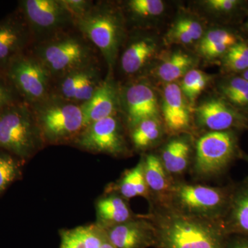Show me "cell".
Masks as SVG:
<instances>
[{"label": "cell", "instance_id": "obj_1", "mask_svg": "<svg viewBox=\"0 0 248 248\" xmlns=\"http://www.w3.org/2000/svg\"><path fill=\"white\" fill-rule=\"evenodd\" d=\"M159 248H225L223 223L186 216L169 206H150Z\"/></svg>", "mask_w": 248, "mask_h": 248}, {"label": "cell", "instance_id": "obj_2", "mask_svg": "<svg viewBox=\"0 0 248 248\" xmlns=\"http://www.w3.org/2000/svg\"><path fill=\"white\" fill-rule=\"evenodd\" d=\"M29 51L55 80L97 63L95 48L76 27L32 44Z\"/></svg>", "mask_w": 248, "mask_h": 248}, {"label": "cell", "instance_id": "obj_3", "mask_svg": "<svg viewBox=\"0 0 248 248\" xmlns=\"http://www.w3.org/2000/svg\"><path fill=\"white\" fill-rule=\"evenodd\" d=\"M46 146L32 108L19 102L0 111V148L22 161Z\"/></svg>", "mask_w": 248, "mask_h": 248}, {"label": "cell", "instance_id": "obj_4", "mask_svg": "<svg viewBox=\"0 0 248 248\" xmlns=\"http://www.w3.org/2000/svg\"><path fill=\"white\" fill-rule=\"evenodd\" d=\"M232 188L177 180L167 206L186 216L223 223Z\"/></svg>", "mask_w": 248, "mask_h": 248}, {"label": "cell", "instance_id": "obj_5", "mask_svg": "<svg viewBox=\"0 0 248 248\" xmlns=\"http://www.w3.org/2000/svg\"><path fill=\"white\" fill-rule=\"evenodd\" d=\"M75 27L102 53L111 76L124 39V18L120 11L106 2H97L75 21Z\"/></svg>", "mask_w": 248, "mask_h": 248}, {"label": "cell", "instance_id": "obj_6", "mask_svg": "<svg viewBox=\"0 0 248 248\" xmlns=\"http://www.w3.org/2000/svg\"><path fill=\"white\" fill-rule=\"evenodd\" d=\"M31 108L46 145L72 144L86 127L81 105L55 94Z\"/></svg>", "mask_w": 248, "mask_h": 248}, {"label": "cell", "instance_id": "obj_7", "mask_svg": "<svg viewBox=\"0 0 248 248\" xmlns=\"http://www.w3.org/2000/svg\"><path fill=\"white\" fill-rule=\"evenodd\" d=\"M236 154L237 140L234 132H208L196 143L191 174L199 180L219 177L226 172Z\"/></svg>", "mask_w": 248, "mask_h": 248}, {"label": "cell", "instance_id": "obj_8", "mask_svg": "<svg viewBox=\"0 0 248 248\" xmlns=\"http://www.w3.org/2000/svg\"><path fill=\"white\" fill-rule=\"evenodd\" d=\"M4 72L23 102L31 107L53 94V77L29 50L10 62Z\"/></svg>", "mask_w": 248, "mask_h": 248}, {"label": "cell", "instance_id": "obj_9", "mask_svg": "<svg viewBox=\"0 0 248 248\" xmlns=\"http://www.w3.org/2000/svg\"><path fill=\"white\" fill-rule=\"evenodd\" d=\"M18 11L29 28L32 44L75 27L74 19L60 0H22Z\"/></svg>", "mask_w": 248, "mask_h": 248}, {"label": "cell", "instance_id": "obj_10", "mask_svg": "<svg viewBox=\"0 0 248 248\" xmlns=\"http://www.w3.org/2000/svg\"><path fill=\"white\" fill-rule=\"evenodd\" d=\"M92 153L124 157L130 155L123 125L117 115L89 124L72 143Z\"/></svg>", "mask_w": 248, "mask_h": 248}, {"label": "cell", "instance_id": "obj_11", "mask_svg": "<svg viewBox=\"0 0 248 248\" xmlns=\"http://www.w3.org/2000/svg\"><path fill=\"white\" fill-rule=\"evenodd\" d=\"M32 44V35L19 11L0 20V69L25 53Z\"/></svg>", "mask_w": 248, "mask_h": 248}, {"label": "cell", "instance_id": "obj_12", "mask_svg": "<svg viewBox=\"0 0 248 248\" xmlns=\"http://www.w3.org/2000/svg\"><path fill=\"white\" fill-rule=\"evenodd\" d=\"M115 248H147L156 246L154 225L146 215H138L133 219L104 229Z\"/></svg>", "mask_w": 248, "mask_h": 248}, {"label": "cell", "instance_id": "obj_13", "mask_svg": "<svg viewBox=\"0 0 248 248\" xmlns=\"http://www.w3.org/2000/svg\"><path fill=\"white\" fill-rule=\"evenodd\" d=\"M123 102L129 129L142 121L159 117L156 95L144 83H135L124 90Z\"/></svg>", "mask_w": 248, "mask_h": 248}, {"label": "cell", "instance_id": "obj_14", "mask_svg": "<svg viewBox=\"0 0 248 248\" xmlns=\"http://www.w3.org/2000/svg\"><path fill=\"white\" fill-rule=\"evenodd\" d=\"M143 174L150 196V206H167L176 180L167 172L157 155L141 157Z\"/></svg>", "mask_w": 248, "mask_h": 248}, {"label": "cell", "instance_id": "obj_15", "mask_svg": "<svg viewBox=\"0 0 248 248\" xmlns=\"http://www.w3.org/2000/svg\"><path fill=\"white\" fill-rule=\"evenodd\" d=\"M181 88L169 84L165 88L163 101L164 127L170 135L187 133L191 128L190 110Z\"/></svg>", "mask_w": 248, "mask_h": 248}, {"label": "cell", "instance_id": "obj_16", "mask_svg": "<svg viewBox=\"0 0 248 248\" xmlns=\"http://www.w3.org/2000/svg\"><path fill=\"white\" fill-rule=\"evenodd\" d=\"M120 97L118 89L112 77L107 76L91 99L81 104L85 126L103 119L117 115Z\"/></svg>", "mask_w": 248, "mask_h": 248}, {"label": "cell", "instance_id": "obj_17", "mask_svg": "<svg viewBox=\"0 0 248 248\" xmlns=\"http://www.w3.org/2000/svg\"><path fill=\"white\" fill-rule=\"evenodd\" d=\"M197 124L209 132L231 130L235 127L244 125V119L223 101L210 99L196 109Z\"/></svg>", "mask_w": 248, "mask_h": 248}, {"label": "cell", "instance_id": "obj_18", "mask_svg": "<svg viewBox=\"0 0 248 248\" xmlns=\"http://www.w3.org/2000/svg\"><path fill=\"white\" fill-rule=\"evenodd\" d=\"M167 172L176 181L190 170L193 161V151L190 140L187 137L173 138L164 145L158 155Z\"/></svg>", "mask_w": 248, "mask_h": 248}, {"label": "cell", "instance_id": "obj_19", "mask_svg": "<svg viewBox=\"0 0 248 248\" xmlns=\"http://www.w3.org/2000/svg\"><path fill=\"white\" fill-rule=\"evenodd\" d=\"M223 227L227 235L248 236V178L241 184L233 186Z\"/></svg>", "mask_w": 248, "mask_h": 248}, {"label": "cell", "instance_id": "obj_20", "mask_svg": "<svg viewBox=\"0 0 248 248\" xmlns=\"http://www.w3.org/2000/svg\"><path fill=\"white\" fill-rule=\"evenodd\" d=\"M128 202L115 192H105L96 202V223L107 229L135 218L138 215L133 213Z\"/></svg>", "mask_w": 248, "mask_h": 248}, {"label": "cell", "instance_id": "obj_21", "mask_svg": "<svg viewBox=\"0 0 248 248\" xmlns=\"http://www.w3.org/2000/svg\"><path fill=\"white\" fill-rule=\"evenodd\" d=\"M106 192H115L128 201L141 197L149 202V192L143 174L142 159L135 167L126 170L117 182L108 186Z\"/></svg>", "mask_w": 248, "mask_h": 248}, {"label": "cell", "instance_id": "obj_22", "mask_svg": "<svg viewBox=\"0 0 248 248\" xmlns=\"http://www.w3.org/2000/svg\"><path fill=\"white\" fill-rule=\"evenodd\" d=\"M60 248H101L107 239L102 227L94 224L61 231Z\"/></svg>", "mask_w": 248, "mask_h": 248}, {"label": "cell", "instance_id": "obj_23", "mask_svg": "<svg viewBox=\"0 0 248 248\" xmlns=\"http://www.w3.org/2000/svg\"><path fill=\"white\" fill-rule=\"evenodd\" d=\"M156 46L148 38H140L130 42L120 59L122 71L128 76L136 74L143 68L154 54Z\"/></svg>", "mask_w": 248, "mask_h": 248}, {"label": "cell", "instance_id": "obj_24", "mask_svg": "<svg viewBox=\"0 0 248 248\" xmlns=\"http://www.w3.org/2000/svg\"><path fill=\"white\" fill-rule=\"evenodd\" d=\"M130 139L135 149L146 151L157 144L163 138L164 126L159 117L142 121L130 129Z\"/></svg>", "mask_w": 248, "mask_h": 248}, {"label": "cell", "instance_id": "obj_25", "mask_svg": "<svg viewBox=\"0 0 248 248\" xmlns=\"http://www.w3.org/2000/svg\"><path fill=\"white\" fill-rule=\"evenodd\" d=\"M194 63V59L190 55L176 52L159 67L158 76L166 82H172L185 76Z\"/></svg>", "mask_w": 248, "mask_h": 248}, {"label": "cell", "instance_id": "obj_26", "mask_svg": "<svg viewBox=\"0 0 248 248\" xmlns=\"http://www.w3.org/2000/svg\"><path fill=\"white\" fill-rule=\"evenodd\" d=\"M22 160L0 150V195L22 174Z\"/></svg>", "mask_w": 248, "mask_h": 248}, {"label": "cell", "instance_id": "obj_27", "mask_svg": "<svg viewBox=\"0 0 248 248\" xmlns=\"http://www.w3.org/2000/svg\"><path fill=\"white\" fill-rule=\"evenodd\" d=\"M89 67L71 72L55 80L53 94L66 100L75 102L77 91Z\"/></svg>", "mask_w": 248, "mask_h": 248}, {"label": "cell", "instance_id": "obj_28", "mask_svg": "<svg viewBox=\"0 0 248 248\" xmlns=\"http://www.w3.org/2000/svg\"><path fill=\"white\" fill-rule=\"evenodd\" d=\"M103 81L101 79L97 63L89 66L77 91L75 102L81 105L89 101Z\"/></svg>", "mask_w": 248, "mask_h": 248}, {"label": "cell", "instance_id": "obj_29", "mask_svg": "<svg viewBox=\"0 0 248 248\" xmlns=\"http://www.w3.org/2000/svg\"><path fill=\"white\" fill-rule=\"evenodd\" d=\"M128 6L132 14L140 17L159 16L164 10V2L160 0H131Z\"/></svg>", "mask_w": 248, "mask_h": 248}, {"label": "cell", "instance_id": "obj_30", "mask_svg": "<svg viewBox=\"0 0 248 248\" xmlns=\"http://www.w3.org/2000/svg\"><path fill=\"white\" fill-rule=\"evenodd\" d=\"M223 92L226 97L239 105L248 104V81L243 78H236L231 79L225 85Z\"/></svg>", "mask_w": 248, "mask_h": 248}, {"label": "cell", "instance_id": "obj_31", "mask_svg": "<svg viewBox=\"0 0 248 248\" xmlns=\"http://www.w3.org/2000/svg\"><path fill=\"white\" fill-rule=\"evenodd\" d=\"M22 101L4 71L0 69V111Z\"/></svg>", "mask_w": 248, "mask_h": 248}, {"label": "cell", "instance_id": "obj_32", "mask_svg": "<svg viewBox=\"0 0 248 248\" xmlns=\"http://www.w3.org/2000/svg\"><path fill=\"white\" fill-rule=\"evenodd\" d=\"M223 44L231 47L236 44V38L232 34L228 31L217 29L209 31L201 41L200 50L209 46Z\"/></svg>", "mask_w": 248, "mask_h": 248}, {"label": "cell", "instance_id": "obj_33", "mask_svg": "<svg viewBox=\"0 0 248 248\" xmlns=\"http://www.w3.org/2000/svg\"><path fill=\"white\" fill-rule=\"evenodd\" d=\"M63 7L71 14L75 21L84 16L92 7L93 1L88 0H60Z\"/></svg>", "mask_w": 248, "mask_h": 248}, {"label": "cell", "instance_id": "obj_34", "mask_svg": "<svg viewBox=\"0 0 248 248\" xmlns=\"http://www.w3.org/2000/svg\"><path fill=\"white\" fill-rule=\"evenodd\" d=\"M225 62L227 66L233 71H246L248 68V59L244 58L231 48L227 51Z\"/></svg>", "mask_w": 248, "mask_h": 248}, {"label": "cell", "instance_id": "obj_35", "mask_svg": "<svg viewBox=\"0 0 248 248\" xmlns=\"http://www.w3.org/2000/svg\"><path fill=\"white\" fill-rule=\"evenodd\" d=\"M205 73L199 70L192 69L187 72L184 76L182 84V91L183 94L189 97L192 89L195 87L201 78L204 76Z\"/></svg>", "mask_w": 248, "mask_h": 248}, {"label": "cell", "instance_id": "obj_36", "mask_svg": "<svg viewBox=\"0 0 248 248\" xmlns=\"http://www.w3.org/2000/svg\"><path fill=\"white\" fill-rule=\"evenodd\" d=\"M168 38L170 42L182 44V45H190L194 42L188 32L177 22L170 31Z\"/></svg>", "mask_w": 248, "mask_h": 248}, {"label": "cell", "instance_id": "obj_37", "mask_svg": "<svg viewBox=\"0 0 248 248\" xmlns=\"http://www.w3.org/2000/svg\"><path fill=\"white\" fill-rule=\"evenodd\" d=\"M177 22L186 29L194 41L199 40L202 37L203 28L197 21L190 18H182Z\"/></svg>", "mask_w": 248, "mask_h": 248}, {"label": "cell", "instance_id": "obj_38", "mask_svg": "<svg viewBox=\"0 0 248 248\" xmlns=\"http://www.w3.org/2000/svg\"><path fill=\"white\" fill-rule=\"evenodd\" d=\"M237 4L238 1L236 0H210L207 1L209 7L221 12L231 11Z\"/></svg>", "mask_w": 248, "mask_h": 248}, {"label": "cell", "instance_id": "obj_39", "mask_svg": "<svg viewBox=\"0 0 248 248\" xmlns=\"http://www.w3.org/2000/svg\"><path fill=\"white\" fill-rule=\"evenodd\" d=\"M231 47L223 44L209 46L206 48L201 49L200 52L202 55L208 58H215L223 55L228 51Z\"/></svg>", "mask_w": 248, "mask_h": 248}, {"label": "cell", "instance_id": "obj_40", "mask_svg": "<svg viewBox=\"0 0 248 248\" xmlns=\"http://www.w3.org/2000/svg\"><path fill=\"white\" fill-rule=\"evenodd\" d=\"M209 81H210V77L207 76L206 74H204V76L201 78L200 81L195 85V87L190 93V96H189L188 99H190L191 102H193L197 96L206 87Z\"/></svg>", "mask_w": 248, "mask_h": 248}, {"label": "cell", "instance_id": "obj_41", "mask_svg": "<svg viewBox=\"0 0 248 248\" xmlns=\"http://www.w3.org/2000/svg\"><path fill=\"white\" fill-rule=\"evenodd\" d=\"M225 248H248V238H239L225 245Z\"/></svg>", "mask_w": 248, "mask_h": 248}, {"label": "cell", "instance_id": "obj_42", "mask_svg": "<svg viewBox=\"0 0 248 248\" xmlns=\"http://www.w3.org/2000/svg\"><path fill=\"white\" fill-rule=\"evenodd\" d=\"M232 50H234V52L242 55L244 58L248 59V46L245 45V44L239 43L235 44L231 48Z\"/></svg>", "mask_w": 248, "mask_h": 248}, {"label": "cell", "instance_id": "obj_43", "mask_svg": "<svg viewBox=\"0 0 248 248\" xmlns=\"http://www.w3.org/2000/svg\"><path fill=\"white\" fill-rule=\"evenodd\" d=\"M115 248L113 247L112 244H110V241L108 239L107 236V239H106L105 241H104V244H103L102 248Z\"/></svg>", "mask_w": 248, "mask_h": 248}, {"label": "cell", "instance_id": "obj_44", "mask_svg": "<svg viewBox=\"0 0 248 248\" xmlns=\"http://www.w3.org/2000/svg\"><path fill=\"white\" fill-rule=\"evenodd\" d=\"M243 78L246 80H247L248 81V69H246V71H245L244 73V77H243Z\"/></svg>", "mask_w": 248, "mask_h": 248}, {"label": "cell", "instance_id": "obj_45", "mask_svg": "<svg viewBox=\"0 0 248 248\" xmlns=\"http://www.w3.org/2000/svg\"><path fill=\"white\" fill-rule=\"evenodd\" d=\"M241 157H242L246 162L248 163V155H242Z\"/></svg>", "mask_w": 248, "mask_h": 248}, {"label": "cell", "instance_id": "obj_46", "mask_svg": "<svg viewBox=\"0 0 248 248\" xmlns=\"http://www.w3.org/2000/svg\"></svg>", "mask_w": 248, "mask_h": 248}]
</instances>
